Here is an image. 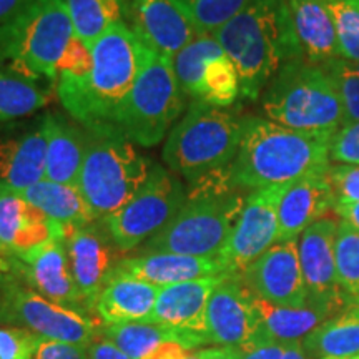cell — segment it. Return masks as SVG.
<instances>
[{"label": "cell", "instance_id": "cell-20", "mask_svg": "<svg viewBox=\"0 0 359 359\" xmlns=\"http://www.w3.org/2000/svg\"><path fill=\"white\" fill-rule=\"evenodd\" d=\"M127 20L148 50L167 58L205 35L175 0H130Z\"/></svg>", "mask_w": 359, "mask_h": 359}, {"label": "cell", "instance_id": "cell-1", "mask_svg": "<svg viewBox=\"0 0 359 359\" xmlns=\"http://www.w3.org/2000/svg\"><path fill=\"white\" fill-rule=\"evenodd\" d=\"M90 48L93 62L88 75L57 80L58 100L87 133L122 137L118 118L145 62L147 47L127 22H118Z\"/></svg>", "mask_w": 359, "mask_h": 359}, {"label": "cell", "instance_id": "cell-13", "mask_svg": "<svg viewBox=\"0 0 359 359\" xmlns=\"http://www.w3.org/2000/svg\"><path fill=\"white\" fill-rule=\"evenodd\" d=\"M4 326L24 327L43 338L88 348V344L100 334L102 323H97L92 314L52 303L22 283L8 303Z\"/></svg>", "mask_w": 359, "mask_h": 359}, {"label": "cell", "instance_id": "cell-31", "mask_svg": "<svg viewBox=\"0 0 359 359\" xmlns=\"http://www.w3.org/2000/svg\"><path fill=\"white\" fill-rule=\"evenodd\" d=\"M75 35L92 45L111 25L127 20L130 0H65Z\"/></svg>", "mask_w": 359, "mask_h": 359}, {"label": "cell", "instance_id": "cell-45", "mask_svg": "<svg viewBox=\"0 0 359 359\" xmlns=\"http://www.w3.org/2000/svg\"><path fill=\"white\" fill-rule=\"evenodd\" d=\"M88 359H130L122 349L116 348L111 341L98 334L88 344Z\"/></svg>", "mask_w": 359, "mask_h": 359}, {"label": "cell", "instance_id": "cell-24", "mask_svg": "<svg viewBox=\"0 0 359 359\" xmlns=\"http://www.w3.org/2000/svg\"><path fill=\"white\" fill-rule=\"evenodd\" d=\"M115 275L132 276L150 285H177L200 278L226 276L218 257H188L177 253H138L125 257L115 269ZM114 275V276H115Z\"/></svg>", "mask_w": 359, "mask_h": 359}, {"label": "cell", "instance_id": "cell-3", "mask_svg": "<svg viewBox=\"0 0 359 359\" xmlns=\"http://www.w3.org/2000/svg\"><path fill=\"white\" fill-rule=\"evenodd\" d=\"M213 35L236 67L248 100H258L286 62L302 58L286 0H251Z\"/></svg>", "mask_w": 359, "mask_h": 359}, {"label": "cell", "instance_id": "cell-53", "mask_svg": "<svg viewBox=\"0 0 359 359\" xmlns=\"http://www.w3.org/2000/svg\"><path fill=\"white\" fill-rule=\"evenodd\" d=\"M321 359H359V354H354V356H346V358H321Z\"/></svg>", "mask_w": 359, "mask_h": 359}, {"label": "cell", "instance_id": "cell-34", "mask_svg": "<svg viewBox=\"0 0 359 359\" xmlns=\"http://www.w3.org/2000/svg\"><path fill=\"white\" fill-rule=\"evenodd\" d=\"M336 275L348 302L359 303V231L341 222L336 233Z\"/></svg>", "mask_w": 359, "mask_h": 359}, {"label": "cell", "instance_id": "cell-48", "mask_svg": "<svg viewBox=\"0 0 359 359\" xmlns=\"http://www.w3.org/2000/svg\"><path fill=\"white\" fill-rule=\"evenodd\" d=\"M334 212L341 222L348 223L349 226L359 231V201L351 205H334Z\"/></svg>", "mask_w": 359, "mask_h": 359}, {"label": "cell", "instance_id": "cell-15", "mask_svg": "<svg viewBox=\"0 0 359 359\" xmlns=\"http://www.w3.org/2000/svg\"><path fill=\"white\" fill-rule=\"evenodd\" d=\"M65 246L80 294L95 316L98 296L114 278L125 253L114 243L102 219L85 226L65 228Z\"/></svg>", "mask_w": 359, "mask_h": 359}, {"label": "cell", "instance_id": "cell-22", "mask_svg": "<svg viewBox=\"0 0 359 359\" xmlns=\"http://www.w3.org/2000/svg\"><path fill=\"white\" fill-rule=\"evenodd\" d=\"M62 236H65V226L17 193L0 190V257H19Z\"/></svg>", "mask_w": 359, "mask_h": 359}, {"label": "cell", "instance_id": "cell-16", "mask_svg": "<svg viewBox=\"0 0 359 359\" xmlns=\"http://www.w3.org/2000/svg\"><path fill=\"white\" fill-rule=\"evenodd\" d=\"M6 258L12 264L15 275L35 293L64 308L92 314L72 273L65 236L52 238L24 255Z\"/></svg>", "mask_w": 359, "mask_h": 359}, {"label": "cell", "instance_id": "cell-36", "mask_svg": "<svg viewBox=\"0 0 359 359\" xmlns=\"http://www.w3.org/2000/svg\"><path fill=\"white\" fill-rule=\"evenodd\" d=\"M338 35L339 58L359 62V0H327Z\"/></svg>", "mask_w": 359, "mask_h": 359}, {"label": "cell", "instance_id": "cell-14", "mask_svg": "<svg viewBox=\"0 0 359 359\" xmlns=\"http://www.w3.org/2000/svg\"><path fill=\"white\" fill-rule=\"evenodd\" d=\"M47 114L0 123V190L22 193L45 178Z\"/></svg>", "mask_w": 359, "mask_h": 359}, {"label": "cell", "instance_id": "cell-51", "mask_svg": "<svg viewBox=\"0 0 359 359\" xmlns=\"http://www.w3.org/2000/svg\"><path fill=\"white\" fill-rule=\"evenodd\" d=\"M187 359H206L205 349H200V351H190L188 353Z\"/></svg>", "mask_w": 359, "mask_h": 359}, {"label": "cell", "instance_id": "cell-10", "mask_svg": "<svg viewBox=\"0 0 359 359\" xmlns=\"http://www.w3.org/2000/svg\"><path fill=\"white\" fill-rule=\"evenodd\" d=\"M187 200V187L170 170L155 163L142 190L118 212L103 218L114 243L123 253L140 248L163 230Z\"/></svg>", "mask_w": 359, "mask_h": 359}, {"label": "cell", "instance_id": "cell-21", "mask_svg": "<svg viewBox=\"0 0 359 359\" xmlns=\"http://www.w3.org/2000/svg\"><path fill=\"white\" fill-rule=\"evenodd\" d=\"M208 344L238 348L263 330L253 293L238 276L224 278L210 296L205 313Z\"/></svg>", "mask_w": 359, "mask_h": 359}, {"label": "cell", "instance_id": "cell-40", "mask_svg": "<svg viewBox=\"0 0 359 359\" xmlns=\"http://www.w3.org/2000/svg\"><path fill=\"white\" fill-rule=\"evenodd\" d=\"M39 334L24 327L0 326V359H30Z\"/></svg>", "mask_w": 359, "mask_h": 359}, {"label": "cell", "instance_id": "cell-32", "mask_svg": "<svg viewBox=\"0 0 359 359\" xmlns=\"http://www.w3.org/2000/svg\"><path fill=\"white\" fill-rule=\"evenodd\" d=\"M100 334L120 348L130 359H151L163 343L175 341L178 336L168 327L154 323H118L102 325Z\"/></svg>", "mask_w": 359, "mask_h": 359}, {"label": "cell", "instance_id": "cell-26", "mask_svg": "<svg viewBox=\"0 0 359 359\" xmlns=\"http://www.w3.org/2000/svg\"><path fill=\"white\" fill-rule=\"evenodd\" d=\"M160 288L132 276L115 275L103 288L95 304L102 325L145 323L154 311Z\"/></svg>", "mask_w": 359, "mask_h": 359}, {"label": "cell", "instance_id": "cell-23", "mask_svg": "<svg viewBox=\"0 0 359 359\" xmlns=\"http://www.w3.org/2000/svg\"><path fill=\"white\" fill-rule=\"evenodd\" d=\"M334 205L327 170L291 183L278 206V241L298 240L306 228L334 210Z\"/></svg>", "mask_w": 359, "mask_h": 359}, {"label": "cell", "instance_id": "cell-9", "mask_svg": "<svg viewBox=\"0 0 359 359\" xmlns=\"http://www.w3.org/2000/svg\"><path fill=\"white\" fill-rule=\"evenodd\" d=\"M172 58L147 48L145 62L118 118V133L142 147H155L185 109Z\"/></svg>", "mask_w": 359, "mask_h": 359}, {"label": "cell", "instance_id": "cell-5", "mask_svg": "<svg viewBox=\"0 0 359 359\" xmlns=\"http://www.w3.org/2000/svg\"><path fill=\"white\" fill-rule=\"evenodd\" d=\"M264 118L308 133H336L344 114L334 79L323 65L306 58L286 62L264 88Z\"/></svg>", "mask_w": 359, "mask_h": 359}, {"label": "cell", "instance_id": "cell-42", "mask_svg": "<svg viewBox=\"0 0 359 359\" xmlns=\"http://www.w3.org/2000/svg\"><path fill=\"white\" fill-rule=\"evenodd\" d=\"M285 343L271 338L264 330L236 348L238 359H281Z\"/></svg>", "mask_w": 359, "mask_h": 359}, {"label": "cell", "instance_id": "cell-8", "mask_svg": "<svg viewBox=\"0 0 359 359\" xmlns=\"http://www.w3.org/2000/svg\"><path fill=\"white\" fill-rule=\"evenodd\" d=\"M155 163L123 137L88 133L77 188L97 219L123 208L142 190Z\"/></svg>", "mask_w": 359, "mask_h": 359}, {"label": "cell", "instance_id": "cell-18", "mask_svg": "<svg viewBox=\"0 0 359 359\" xmlns=\"http://www.w3.org/2000/svg\"><path fill=\"white\" fill-rule=\"evenodd\" d=\"M238 278L251 293L266 303L286 308L308 304L298 240L276 241Z\"/></svg>", "mask_w": 359, "mask_h": 359}, {"label": "cell", "instance_id": "cell-39", "mask_svg": "<svg viewBox=\"0 0 359 359\" xmlns=\"http://www.w3.org/2000/svg\"><path fill=\"white\" fill-rule=\"evenodd\" d=\"M336 205H351L359 201V165H330L327 168Z\"/></svg>", "mask_w": 359, "mask_h": 359}, {"label": "cell", "instance_id": "cell-35", "mask_svg": "<svg viewBox=\"0 0 359 359\" xmlns=\"http://www.w3.org/2000/svg\"><path fill=\"white\" fill-rule=\"evenodd\" d=\"M203 34H215L219 27L241 12L251 0H175Z\"/></svg>", "mask_w": 359, "mask_h": 359}, {"label": "cell", "instance_id": "cell-2", "mask_svg": "<svg viewBox=\"0 0 359 359\" xmlns=\"http://www.w3.org/2000/svg\"><path fill=\"white\" fill-rule=\"evenodd\" d=\"M333 135L298 132L264 116H246L240 148L230 167L233 185L238 190H258L326 172Z\"/></svg>", "mask_w": 359, "mask_h": 359}, {"label": "cell", "instance_id": "cell-12", "mask_svg": "<svg viewBox=\"0 0 359 359\" xmlns=\"http://www.w3.org/2000/svg\"><path fill=\"white\" fill-rule=\"evenodd\" d=\"M291 185V183H290ZM288 185L253 190L246 196L240 218L218 259L226 276H240L255 259L278 241V206Z\"/></svg>", "mask_w": 359, "mask_h": 359}, {"label": "cell", "instance_id": "cell-41", "mask_svg": "<svg viewBox=\"0 0 359 359\" xmlns=\"http://www.w3.org/2000/svg\"><path fill=\"white\" fill-rule=\"evenodd\" d=\"M330 160L339 165H359V122L343 125L331 137Z\"/></svg>", "mask_w": 359, "mask_h": 359}, {"label": "cell", "instance_id": "cell-29", "mask_svg": "<svg viewBox=\"0 0 359 359\" xmlns=\"http://www.w3.org/2000/svg\"><path fill=\"white\" fill-rule=\"evenodd\" d=\"M17 195L65 228L85 226L97 219L75 185H64L43 178Z\"/></svg>", "mask_w": 359, "mask_h": 359}, {"label": "cell", "instance_id": "cell-44", "mask_svg": "<svg viewBox=\"0 0 359 359\" xmlns=\"http://www.w3.org/2000/svg\"><path fill=\"white\" fill-rule=\"evenodd\" d=\"M22 283L24 281L15 275L8 259L6 257H0V326L6 325L8 303H11L13 293Z\"/></svg>", "mask_w": 359, "mask_h": 359}, {"label": "cell", "instance_id": "cell-19", "mask_svg": "<svg viewBox=\"0 0 359 359\" xmlns=\"http://www.w3.org/2000/svg\"><path fill=\"white\" fill-rule=\"evenodd\" d=\"M338 222L323 218L306 228L298 238V253L302 263L308 303L338 313L349 303L339 288L336 275V233Z\"/></svg>", "mask_w": 359, "mask_h": 359}, {"label": "cell", "instance_id": "cell-50", "mask_svg": "<svg viewBox=\"0 0 359 359\" xmlns=\"http://www.w3.org/2000/svg\"><path fill=\"white\" fill-rule=\"evenodd\" d=\"M281 359H308V354L304 353L302 341H290L285 343V351Z\"/></svg>", "mask_w": 359, "mask_h": 359}, {"label": "cell", "instance_id": "cell-25", "mask_svg": "<svg viewBox=\"0 0 359 359\" xmlns=\"http://www.w3.org/2000/svg\"><path fill=\"white\" fill-rule=\"evenodd\" d=\"M302 57L323 65L339 57L338 35L327 0H286Z\"/></svg>", "mask_w": 359, "mask_h": 359}, {"label": "cell", "instance_id": "cell-4", "mask_svg": "<svg viewBox=\"0 0 359 359\" xmlns=\"http://www.w3.org/2000/svg\"><path fill=\"white\" fill-rule=\"evenodd\" d=\"M245 196L233 185L230 167L187 187V200L163 230L143 243L140 253L218 257L240 218Z\"/></svg>", "mask_w": 359, "mask_h": 359}, {"label": "cell", "instance_id": "cell-38", "mask_svg": "<svg viewBox=\"0 0 359 359\" xmlns=\"http://www.w3.org/2000/svg\"><path fill=\"white\" fill-rule=\"evenodd\" d=\"M92 48L77 35L70 39L57 67V80L83 79L92 69Z\"/></svg>", "mask_w": 359, "mask_h": 359}, {"label": "cell", "instance_id": "cell-43", "mask_svg": "<svg viewBox=\"0 0 359 359\" xmlns=\"http://www.w3.org/2000/svg\"><path fill=\"white\" fill-rule=\"evenodd\" d=\"M30 359H88V348L39 336Z\"/></svg>", "mask_w": 359, "mask_h": 359}, {"label": "cell", "instance_id": "cell-30", "mask_svg": "<svg viewBox=\"0 0 359 359\" xmlns=\"http://www.w3.org/2000/svg\"><path fill=\"white\" fill-rule=\"evenodd\" d=\"M253 302L263 330L281 343L303 341L321 323L333 316V313L327 309L309 303L303 308L276 306V304L263 302L255 294Z\"/></svg>", "mask_w": 359, "mask_h": 359}, {"label": "cell", "instance_id": "cell-49", "mask_svg": "<svg viewBox=\"0 0 359 359\" xmlns=\"http://www.w3.org/2000/svg\"><path fill=\"white\" fill-rule=\"evenodd\" d=\"M206 359H238L236 348L233 346H218V348H206Z\"/></svg>", "mask_w": 359, "mask_h": 359}, {"label": "cell", "instance_id": "cell-33", "mask_svg": "<svg viewBox=\"0 0 359 359\" xmlns=\"http://www.w3.org/2000/svg\"><path fill=\"white\" fill-rule=\"evenodd\" d=\"M50 97L42 85L30 82L0 67V123L13 122L37 114Z\"/></svg>", "mask_w": 359, "mask_h": 359}, {"label": "cell", "instance_id": "cell-28", "mask_svg": "<svg viewBox=\"0 0 359 359\" xmlns=\"http://www.w3.org/2000/svg\"><path fill=\"white\" fill-rule=\"evenodd\" d=\"M314 359L359 354V303L349 302L302 341Z\"/></svg>", "mask_w": 359, "mask_h": 359}, {"label": "cell", "instance_id": "cell-27", "mask_svg": "<svg viewBox=\"0 0 359 359\" xmlns=\"http://www.w3.org/2000/svg\"><path fill=\"white\" fill-rule=\"evenodd\" d=\"M88 133L58 114H47V165L45 180L77 187Z\"/></svg>", "mask_w": 359, "mask_h": 359}, {"label": "cell", "instance_id": "cell-6", "mask_svg": "<svg viewBox=\"0 0 359 359\" xmlns=\"http://www.w3.org/2000/svg\"><path fill=\"white\" fill-rule=\"evenodd\" d=\"M74 35L65 0H34L0 27V67L34 83H55L58 62Z\"/></svg>", "mask_w": 359, "mask_h": 359}, {"label": "cell", "instance_id": "cell-17", "mask_svg": "<svg viewBox=\"0 0 359 359\" xmlns=\"http://www.w3.org/2000/svg\"><path fill=\"white\" fill-rule=\"evenodd\" d=\"M224 278H200L160 288L158 298L145 323L168 327L177 333L178 343L188 351L208 344L205 330V313L210 296Z\"/></svg>", "mask_w": 359, "mask_h": 359}, {"label": "cell", "instance_id": "cell-37", "mask_svg": "<svg viewBox=\"0 0 359 359\" xmlns=\"http://www.w3.org/2000/svg\"><path fill=\"white\" fill-rule=\"evenodd\" d=\"M323 67L334 79L344 114V125L359 122V75L348 69L343 58L327 60Z\"/></svg>", "mask_w": 359, "mask_h": 359}, {"label": "cell", "instance_id": "cell-52", "mask_svg": "<svg viewBox=\"0 0 359 359\" xmlns=\"http://www.w3.org/2000/svg\"><path fill=\"white\" fill-rule=\"evenodd\" d=\"M344 64L348 65L349 70H353L354 74L359 75V62H346V60H344Z\"/></svg>", "mask_w": 359, "mask_h": 359}, {"label": "cell", "instance_id": "cell-47", "mask_svg": "<svg viewBox=\"0 0 359 359\" xmlns=\"http://www.w3.org/2000/svg\"><path fill=\"white\" fill-rule=\"evenodd\" d=\"M188 353L190 351L187 348H183L180 343L168 341V343H163L156 349L151 359H187Z\"/></svg>", "mask_w": 359, "mask_h": 359}, {"label": "cell", "instance_id": "cell-11", "mask_svg": "<svg viewBox=\"0 0 359 359\" xmlns=\"http://www.w3.org/2000/svg\"><path fill=\"white\" fill-rule=\"evenodd\" d=\"M175 74L191 102L228 109L241 95L236 67L213 34L200 35L172 58Z\"/></svg>", "mask_w": 359, "mask_h": 359}, {"label": "cell", "instance_id": "cell-7", "mask_svg": "<svg viewBox=\"0 0 359 359\" xmlns=\"http://www.w3.org/2000/svg\"><path fill=\"white\" fill-rule=\"evenodd\" d=\"M243 135V118L226 109L191 102L170 130L163 160L170 172L188 183L231 167Z\"/></svg>", "mask_w": 359, "mask_h": 359}, {"label": "cell", "instance_id": "cell-46", "mask_svg": "<svg viewBox=\"0 0 359 359\" xmlns=\"http://www.w3.org/2000/svg\"><path fill=\"white\" fill-rule=\"evenodd\" d=\"M34 0H0V27L19 15Z\"/></svg>", "mask_w": 359, "mask_h": 359}]
</instances>
